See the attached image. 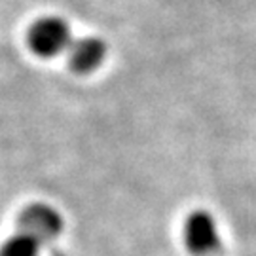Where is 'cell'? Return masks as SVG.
Segmentation results:
<instances>
[{"label": "cell", "instance_id": "1", "mask_svg": "<svg viewBox=\"0 0 256 256\" xmlns=\"http://www.w3.org/2000/svg\"><path fill=\"white\" fill-rule=\"evenodd\" d=\"M27 44L38 57H55L70 46V27L57 16L40 18L28 27Z\"/></svg>", "mask_w": 256, "mask_h": 256}, {"label": "cell", "instance_id": "2", "mask_svg": "<svg viewBox=\"0 0 256 256\" xmlns=\"http://www.w3.org/2000/svg\"><path fill=\"white\" fill-rule=\"evenodd\" d=\"M182 238L186 248L194 256H212L220 250V230L216 218L209 210L198 209L188 214L184 222Z\"/></svg>", "mask_w": 256, "mask_h": 256}, {"label": "cell", "instance_id": "3", "mask_svg": "<svg viewBox=\"0 0 256 256\" xmlns=\"http://www.w3.org/2000/svg\"><path fill=\"white\" fill-rule=\"evenodd\" d=\"M18 232L30 238L40 247L59 238L63 232V218L59 210L46 203H32L19 214Z\"/></svg>", "mask_w": 256, "mask_h": 256}, {"label": "cell", "instance_id": "4", "mask_svg": "<svg viewBox=\"0 0 256 256\" xmlns=\"http://www.w3.org/2000/svg\"><path fill=\"white\" fill-rule=\"evenodd\" d=\"M106 46L101 38L82 36L68 46V64L76 74H90L102 63Z\"/></svg>", "mask_w": 256, "mask_h": 256}, {"label": "cell", "instance_id": "5", "mask_svg": "<svg viewBox=\"0 0 256 256\" xmlns=\"http://www.w3.org/2000/svg\"><path fill=\"white\" fill-rule=\"evenodd\" d=\"M40 245L23 234H16L0 245V256H38Z\"/></svg>", "mask_w": 256, "mask_h": 256}]
</instances>
